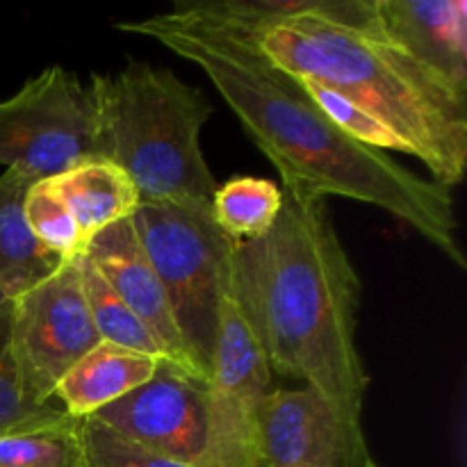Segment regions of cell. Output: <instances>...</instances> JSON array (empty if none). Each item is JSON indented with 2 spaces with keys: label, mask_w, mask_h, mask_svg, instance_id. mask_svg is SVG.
I'll list each match as a JSON object with an SVG mask.
<instances>
[{
  "label": "cell",
  "mask_w": 467,
  "mask_h": 467,
  "mask_svg": "<svg viewBox=\"0 0 467 467\" xmlns=\"http://www.w3.org/2000/svg\"><path fill=\"white\" fill-rule=\"evenodd\" d=\"M117 27L150 36L210 78L246 135L276 167L283 194L299 201L342 196L381 208L456 267H467L451 190L347 137L251 36L173 14L132 18Z\"/></svg>",
  "instance_id": "obj_1"
},
{
  "label": "cell",
  "mask_w": 467,
  "mask_h": 467,
  "mask_svg": "<svg viewBox=\"0 0 467 467\" xmlns=\"http://www.w3.org/2000/svg\"><path fill=\"white\" fill-rule=\"evenodd\" d=\"M228 290L272 374L317 388L363 422L369 377L356 345L360 276L327 201L285 196L267 235L233 244Z\"/></svg>",
  "instance_id": "obj_2"
},
{
  "label": "cell",
  "mask_w": 467,
  "mask_h": 467,
  "mask_svg": "<svg viewBox=\"0 0 467 467\" xmlns=\"http://www.w3.org/2000/svg\"><path fill=\"white\" fill-rule=\"evenodd\" d=\"M258 48L295 78L322 82L377 117L451 190L467 169V99L379 27L299 16L258 32Z\"/></svg>",
  "instance_id": "obj_3"
},
{
  "label": "cell",
  "mask_w": 467,
  "mask_h": 467,
  "mask_svg": "<svg viewBox=\"0 0 467 467\" xmlns=\"http://www.w3.org/2000/svg\"><path fill=\"white\" fill-rule=\"evenodd\" d=\"M96 109V158L128 173L140 203L213 210L217 190L201 150V130L213 105L199 87L169 68L130 62L89 82Z\"/></svg>",
  "instance_id": "obj_4"
},
{
  "label": "cell",
  "mask_w": 467,
  "mask_h": 467,
  "mask_svg": "<svg viewBox=\"0 0 467 467\" xmlns=\"http://www.w3.org/2000/svg\"><path fill=\"white\" fill-rule=\"evenodd\" d=\"M130 219L167 292L192 368L208 383L235 242L214 223L210 208L140 203Z\"/></svg>",
  "instance_id": "obj_5"
},
{
  "label": "cell",
  "mask_w": 467,
  "mask_h": 467,
  "mask_svg": "<svg viewBox=\"0 0 467 467\" xmlns=\"http://www.w3.org/2000/svg\"><path fill=\"white\" fill-rule=\"evenodd\" d=\"M96 158V109L89 87L64 67H46L0 100V164L36 181Z\"/></svg>",
  "instance_id": "obj_6"
},
{
  "label": "cell",
  "mask_w": 467,
  "mask_h": 467,
  "mask_svg": "<svg viewBox=\"0 0 467 467\" xmlns=\"http://www.w3.org/2000/svg\"><path fill=\"white\" fill-rule=\"evenodd\" d=\"M100 340L91 322L78 260L64 263L9 306V345L26 395L36 406L53 404L64 374Z\"/></svg>",
  "instance_id": "obj_7"
},
{
  "label": "cell",
  "mask_w": 467,
  "mask_h": 467,
  "mask_svg": "<svg viewBox=\"0 0 467 467\" xmlns=\"http://www.w3.org/2000/svg\"><path fill=\"white\" fill-rule=\"evenodd\" d=\"M272 388V369L228 290L219 308L208 381V441L199 467H260L255 431Z\"/></svg>",
  "instance_id": "obj_8"
},
{
  "label": "cell",
  "mask_w": 467,
  "mask_h": 467,
  "mask_svg": "<svg viewBox=\"0 0 467 467\" xmlns=\"http://www.w3.org/2000/svg\"><path fill=\"white\" fill-rule=\"evenodd\" d=\"M260 467H365L363 422L349 418L317 388H272L255 431Z\"/></svg>",
  "instance_id": "obj_9"
},
{
  "label": "cell",
  "mask_w": 467,
  "mask_h": 467,
  "mask_svg": "<svg viewBox=\"0 0 467 467\" xmlns=\"http://www.w3.org/2000/svg\"><path fill=\"white\" fill-rule=\"evenodd\" d=\"M91 418L167 459L199 467L208 441V383L162 360L144 386Z\"/></svg>",
  "instance_id": "obj_10"
},
{
  "label": "cell",
  "mask_w": 467,
  "mask_h": 467,
  "mask_svg": "<svg viewBox=\"0 0 467 467\" xmlns=\"http://www.w3.org/2000/svg\"><path fill=\"white\" fill-rule=\"evenodd\" d=\"M82 255L94 265L96 272L105 278L109 290L128 306V310L149 328L164 360L201 379L182 345L167 292L137 240L132 219H123L96 233Z\"/></svg>",
  "instance_id": "obj_11"
},
{
  "label": "cell",
  "mask_w": 467,
  "mask_h": 467,
  "mask_svg": "<svg viewBox=\"0 0 467 467\" xmlns=\"http://www.w3.org/2000/svg\"><path fill=\"white\" fill-rule=\"evenodd\" d=\"M379 30L467 99L465 0H374Z\"/></svg>",
  "instance_id": "obj_12"
},
{
  "label": "cell",
  "mask_w": 467,
  "mask_h": 467,
  "mask_svg": "<svg viewBox=\"0 0 467 467\" xmlns=\"http://www.w3.org/2000/svg\"><path fill=\"white\" fill-rule=\"evenodd\" d=\"M169 14L244 36H255L299 16H322L351 27H379L374 0H187L173 5Z\"/></svg>",
  "instance_id": "obj_13"
},
{
  "label": "cell",
  "mask_w": 467,
  "mask_h": 467,
  "mask_svg": "<svg viewBox=\"0 0 467 467\" xmlns=\"http://www.w3.org/2000/svg\"><path fill=\"white\" fill-rule=\"evenodd\" d=\"M164 358L99 342L57 383L53 400L71 418L85 420L144 386Z\"/></svg>",
  "instance_id": "obj_14"
},
{
  "label": "cell",
  "mask_w": 467,
  "mask_h": 467,
  "mask_svg": "<svg viewBox=\"0 0 467 467\" xmlns=\"http://www.w3.org/2000/svg\"><path fill=\"white\" fill-rule=\"evenodd\" d=\"M32 182L36 178L21 169L0 173V292L9 301L26 295L64 265L39 244L27 226L26 196Z\"/></svg>",
  "instance_id": "obj_15"
},
{
  "label": "cell",
  "mask_w": 467,
  "mask_h": 467,
  "mask_svg": "<svg viewBox=\"0 0 467 467\" xmlns=\"http://www.w3.org/2000/svg\"><path fill=\"white\" fill-rule=\"evenodd\" d=\"M48 182L76 219L85 249L96 233L130 219L140 205V194L128 173L103 158L85 160L48 178Z\"/></svg>",
  "instance_id": "obj_16"
},
{
  "label": "cell",
  "mask_w": 467,
  "mask_h": 467,
  "mask_svg": "<svg viewBox=\"0 0 467 467\" xmlns=\"http://www.w3.org/2000/svg\"><path fill=\"white\" fill-rule=\"evenodd\" d=\"M283 203L285 194L269 178L235 176L214 190L213 219L233 242H254L272 231Z\"/></svg>",
  "instance_id": "obj_17"
},
{
  "label": "cell",
  "mask_w": 467,
  "mask_h": 467,
  "mask_svg": "<svg viewBox=\"0 0 467 467\" xmlns=\"http://www.w3.org/2000/svg\"><path fill=\"white\" fill-rule=\"evenodd\" d=\"M80 422L64 410L57 418L0 436V467H85Z\"/></svg>",
  "instance_id": "obj_18"
},
{
  "label": "cell",
  "mask_w": 467,
  "mask_h": 467,
  "mask_svg": "<svg viewBox=\"0 0 467 467\" xmlns=\"http://www.w3.org/2000/svg\"><path fill=\"white\" fill-rule=\"evenodd\" d=\"M78 269H80L82 292H85L87 306H89L91 322H94V328L100 336V340L123 347V349L140 351V354L155 356V358H164L158 342L149 333V328L109 290L105 278L96 272L94 265L85 255L78 258Z\"/></svg>",
  "instance_id": "obj_19"
},
{
  "label": "cell",
  "mask_w": 467,
  "mask_h": 467,
  "mask_svg": "<svg viewBox=\"0 0 467 467\" xmlns=\"http://www.w3.org/2000/svg\"><path fill=\"white\" fill-rule=\"evenodd\" d=\"M26 219L39 244L64 263L78 260L85 254L80 228L64 201L53 192L48 178L32 182L27 190Z\"/></svg>",
  "instance_id": "obj_20"
},
{
  "label": "cell",
  "mask_w": 467,
  "mask_h": 467,
  "mask_svg": "<svg viewBox=\"0 0 467 467\" xmlns=\"http://www.w3.org/2000/svg\"><path fill=\"white\" fill-rule=\"evenodd\" d=\"M296 80L304 85L306 94L322 109L324 117L333 126L340 128L347 137H351L358 144L369 146L374 150H383V153L386 150H397V153L409 155V149H406L404 141L390 128L383 126L377 117H372L368 109H363L356 100H351L349 96L340 94V91L331 89V87L322 85V82L306 80V78H296Z\"/></svg>",
  "instance_id": "obj_21"
},
{
  "label": "cell",
  "mask_w": 467,
  "mask_h": 467,
  "mask_svg": "<svg viewBox=\"0 0 467 467\" xmlns=\"http://www.w3.org/2000/svg\"><path fill=\"white\" fill-rule=\"evenodd\" d=\"M80 447L85 467H192L130 441L96 418L80 422Z\"/></svg>",
  "instance_id": "obj_22"
},
{
  "label": "cell",
  "mask_w": 467,
  "mask_h": 467,
  "mask_svg": "<svg viewBox=\"0 0 467 467\" xmlns=\"http://www.w3.org/2000/svg\"><path fill=\"white\" fill-rule=\"evenodd\" d=\"M64 413L62 406H36L26 395L16 360L9 345V308L0 313V436L32 424L46 422Z\"/></svg>",
  "instance_id": "obj_23"
},
{
  "label": "cell",
  "mask_w": 467,
  "mask_h": 467,
  "mask_svg": "<svg viewBox=\"0 0 467 467\" xmlns=\"http://www.w3.org/2000/svg\"><path fill=\"white\" fill-rule=\"evenodd\" d=\"M9 306H12V301H9L7 296H5L3 292H0V313H5V310H7Z\"/></svg>",
  "instance_id": "obj_24"
},
{
  "label": "cell",
  "mask_w": 467,
  "mask_h": 467,
  "mask_svg": "<svg viewBox=\"0 0 467 467\" xmlns=\"http://www.w3.org/2000/svg\"><path fill=\"white\" fill-rule=\"evenodd\" d=\"M365 467H381V465H379V463H377V461H369V463H368V465H365Z\"/></svg>",
  "instance_id": "obj_25"
}]
</instances>
